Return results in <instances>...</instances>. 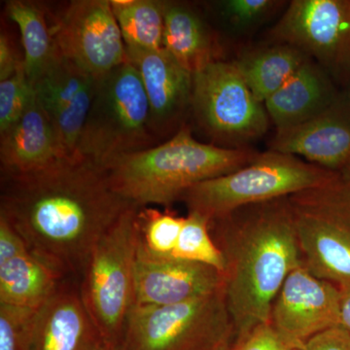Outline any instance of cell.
<instances>
[{
    "mask_svg": "<svg viewBox=\"0 0 350 350\" xmlns=\"http://www.w3.org/2000/svg\"><path fill=\"white\" fill-rule=\"evenodd\" d=\"M338 174L291 154L269 150L258 154L236 172L193 186L180 200L188 213L211 222L239 207L290 197L322 185Z\"/></svg>",
    "mask_w": 350,
    "mask_h": 350,
    "instance_id": "obj_4",
    "label": "cell"
},
{
    "mask_svg": "<svg viewBox=\"0 0 350 350\" xmlns=\"http://www.w3.org/2000/svg\"><path fill=\"white\" fill-rule=\"evenodd\" d=\"M297 349L275 327L268 323L256 327L243 340L232 342L230 350H294Z\"/></svg>",
    "mask_w": 350,
    "mask_h": 350,
    "instance_id": "obj_30",
    "label": "cell"
},
{
    "mask_svg": "<svg viewBox=\"0 0 350 350\" xmlns=\"http://www.w3.org/2000/svg\"><path fill=\"white\" fill-rule=\"evenodd\" d=\"M310 59L291 44H273L244 51L234 64L258 100L264 103Z\"/></svg>",
    "mask_w": 350,
    "mask_h": 350,
    "instance_id": "obj_22",
    "label": "cell"
},
{
    "mask_svg": "<svg viewBox=\"0 0 350 350\" xmlns=\"http://www.w3.org/2000/svg\"><path fill=\"white\" fill-rule=\"evenodd\" d=\"M154 137L142 78L130 63L98 78L76 154L105 169L126 154L149 148Z\"/></svg>",
    "mask_w": 350,
    "mask_h": 350,
    "instance_id": "obj_5",
    "label": "cell"
},
{
    "mask_svg": "<svg viewBox=\"0 0 350 350\" xmlns=\"http://www.w3.org/2000/svg\"><path fill=\"white\" fill-rule=\"evenodd\" d=\"M130 206L103 167L76 153L33 172H1L0 217L64 278L80 282L94 245Z\"/></svg>",
    "mask_w": 350,
    "mask_h": 350,
    "instance_id": "obj_1",
    "label": "cell"
},
{
    "mask_svg": "<svg viewBox=\"0 0 350 350\" xmlns=\"http://www.w3.org/2000/svg\"><path fill=\"white\" fill-rule=\"evenodd\" d=\"M269 150L291 154L331 172L350 165V98L342 93L324 111L293 128L276 131Z\"/></svg>",
    "mask_w": 350,
    "mask_h": 350,
    "instance_id": "obj_15",
    "label": "cell"
},
{
    "mask_svg": "<svg viewBox=\"0 0 350 350\" xmlns=\"http://www.w3.org/2000/svg\"><path fill=\"white\" fill-rule=\"evenodd\" d=\"M269 38L303 51L344 89L350 78V0H293Z\"/></svg>",
    "mask_w": 350,
    "mask_h": 350,
    "instance_id": "obj_10",
    "label": "cell"
},
{
    "mask_svg": "<svg viewBox=\"0 0 350 350\" xmlns=\"http://www.w3.org/2000/svg\"><path fill=\"white\" fill-rule=\"evenodd\" d=\"M66 156L56 128L34 92L22 116L0 133L1 172H33Z\"/></svg>",
    "mask_w": 350,
    "mask_h": 350,
    "instance_id": "obj_19",
    "label": "cell"
},
{
    "mask_svg": "<svg viewBox=\"0 0 350 350\" xmlns=\"http://www.w3.org/2000/svg\"><path fill=\"white\" fill-rule=\"evenodd\" d=\"M234 328L224 288L170 306H133L123 350H215L232 344Z\"/></svg>",
    "mask_w": 350,
    "mask_h": 350,
    "instance_id": "obj_8",
    "label": "cell"
},
{
    "mask_svg": "<svg viewBox=\"0 0 350 350\" xmlns=\"http://www.w3.org/2000/svg\"><path fill=\"white\" fill-rule=\"evenodd\" d=\"M258 154L250 148L202 144L184 124L163 144L119 157L103 170L122 199L139 207L170 208L193 186L236 172Z\"/></svg>",
    "mask_w": 350,
    "mask_h": 350,
    "instance_id": "obj_3",
    "label": "cell"
},
{
    "mask_svg": "<svg viewBox=\"0 0 350 350\" xmlns=\"http://www.w3.org/2000/svg\"><path fill=\"white\" fill-rule=\"evenodd\" d=\"M185 217L165 208L139 207L137 214L138 244L149 254L172 257Z\"/></svg>",
    "mask_w": 350,
    "mask_h": 350,
    "instance_id": "obj_25",
    "label": "cell"
},
{
    "mask_svg": "<svg viewBox=\"0 0 350 350\" xmlns=\"http://www.w3.org/2000/svg\"><path fill=\"white\" fill-rule=\"evenodd\" d=\"M94 350H123V347H122V345H113L105 342V340H101Z\"/></svg>",
    "mask_w": 350,
    "mask_h": 350,
    "instance_id": "obj_34",
    "label": "cell"
},
{
    "mask_svg": "<svg viewBox=\"0 0 350 350\" xmlns=\"http://www.w3.org/2000/svg\"><path fill=\"white\" fill-rule=\"evenodd\" d=\"M219 19L228 31L247 36L287 6L278 0H222L214 2Z\"/></svg>",
    "mask_w": 350,
    "mask_h": 350,
    "instance_id": "obj_26",
    "label": "cell"
},
{
    "mask_svg": "<svg viewBox=\"0 0 350 350\" xmlns=\"http://www.w3.org/2000/svg\"><path fill=\"white\" fill-rule=\"evenodd\" d=\"M163 49L182 68L194 75L207 64L218 61L215 38L206 21L190 5L163 1Z\"/></svg>",
    "mask_w": 350,
    "mask_h": 350,
    "instance_id": "obj_21",
    "label": "cell"
},
{
    "mask_svg": "<svg viewBox=\"0 0 350 350\" xmlns=\"http://www.w3.org/2000/svg\"><path fill=\"white\" fill-rule=\"evenodd\" d=\"M340 312H342V326L350 334V286L340 287Z\"/></svg>",
    "mask_w": 350,
    "mask_h": 350,
    "instance_id": "obj_33",
    "label": "cell"
},
{
    "mask_svg": "<svg viewBox=\"0 0 350 350\" xmlns=\"http://www.w3.org/2000/svg\"><path fill=\"white\" fill-rule=\"evenodd\" d=\"M340 93L342 89L325 69L308 59L264 105L275 130H286L314 118Z\"/></svg>",
    "mask_w": 350,
    "mask_h": 350,
    "instance_id": "obj_20",
    "label": "cell"
},
{
    "mask_svg": "<svg viewBox=\"0 0 350 350\" xmlns=\"http://www.w3.org/2000/svg\"><path fill=\"white\" fill-rule=\"evenodd\" d=\"M269 323L296 349H303L317 334L342 325L340 288L298 267L276 295Z\"/></svg>",
    "mask_w": 350,
    "mask_h": 350,
    "instance_id": "obj_12",
    "label": "cell"
},
{
    "mask_svg": "<svg viewBox=\"0 0 350 350\" xmlns=\"http://www.w3.org/2000/svg\"><path fill=\"white\" fill-rule=\"evenodd\" d=\"M223 288L224 278L218 269L174 257L153 256L137 244L133 306L176 305Z\"/></svg>",
    "mask_w": 350,
    "mask_h": 350,
    "instance_id": "obj_13",
    "label": "cell"
},
{
    "mask_svg": "<svg viewBox=\"0 0 350 350\" xmlns=\"http://www.w3.org/2000/svg\"><path fill=\"white\" fill-rule=\"evenodd\" d=\"M126 57L142 78L150 110L154 135H167L184 125L191 110L193 75L165 49H126Z\"/></svg>",
    "mask_w": 350,
    "mask_h": 350,
    "instance_id": "obj_16",
    "label": "cell"
},
{
    "mask_svg": "<svg viewBox=\"0 0 350 350\" xmlns=\"http://www.w3.org/2000/svg\"><path fill=\"white\" fill-rule=\"evenodd\" d=\"M230 345H231V344L223 345H221L220 347H218V349H216L215 350H230Z\"/></svg>",
    "mask_w": 350,
    "mask_h": 350,
    "instance_id": "obj_36",
    "label": "cell"
},
{
    "mask_svg": "<svg viewBox=\"0 0 350 350\" xmlns=\"http://www.w3.org/2000/svg\"><path fill=\"white\" fill-rule=\"evenodd\" d=\"M303 350H350V334L344 326L317 334L304 345Z\"/></svg>",
    "mask_w": 350,
    "mask_h": 350,
    "instance_id": "obj_31",
    "label": "cell"
},
{
    "mask_svg": "<svg viewBox=\"0 0 350 350\" xmlns=\"http://www.w3.org/2000/svg\"><path fill=\"white\" fill-rule=\"evenodd\" d=\"M191 111L217 146L248 148L269 130L268 112L234 62H213L193 75Z\"/></svg>",
    "mask_w": 350,
    "mask_h": 350,
    "instance_id": "obj_9",
    "label": "cell"
},
{
    "mask_svg": "<svg viewBox=\"0 0 350 350\" xmlns=\"http://www.w3.org/2000/svg\"><path fill=\"white\" fill-rule=\"evenodd\" d=\"M110 2L126 49H163V1L111 0Z\"/></svg>",
    "mask_w": 350,
    "mask_h": 350,
    "instance_id": "obj_24",
    "label": "cell"
},
{
    "mask_svg": "<svg viewBox=\"0 0 350 350\" xmlns=\"http://www.w3.org/2000/svg\"><path fill=\"white\" fill-rule=\"evenodd\" d=\"M209 230L224 257V294L234 328L232 344L269 322L283 282L301 266L289 199L239 207L209 222Z\"/></svg>",
    "mask_w": 350,
    "mask_h": 350,
    "instance_id": "obj_2",
    "label": "cell"
},
{
    "mask_svg": "<svg viewBox=\"0 0 350 350\" xmlns=\"http://www.w3.org/2000/svg\"><path fill=\"white\" fill-rule=\"evenodd\" d=\"M98 79L56 51L49 66L32 84L68 156L77 149Z\"/></svg>",
    "mask_w": 350,
    "mask_h": 350,
    "instance_id": "obj_14",
    "label": "cell"
},
{
    "mask_svg": "<svg viewBox=\"0 0 350 350\" xmlns=\"http://www.w3.org/2000/svg\"><path fill=\"white\" fill-rule=\"evenodd\" d=\"M24 61L18 59L15 51L13 49L12 44L5 36L1 33L0 36V81L12 77Z\"/></svg>",
    "mask_w": 350,
    "mask_h": 350,
    "instance_id": "obj_32",
    "label": "cell"
},
{
    "mask_svg": "<svg viewBox=\"0 0 350 350\" xmlns=\"http://www.w3.org/2000/svg\"><path fill=\"white\" fill-rule=\"evenodd\" d=\"M64 280L29 250L5 219L0 217V304L38 310Z\"/></svg>",
    "mask_w": 350,
    "mask_h": 350,
    "instance_id": "obj_17",
    "label": "cell"
},
{
    "mask_svg": "<svg viewBox=\"0 0 350 350\" xmlns=\"http://www.w3.org/2000/svg\"><path fill=\"white\" fill-rule=\"evenodd\" d=\"M342 174H345V175H347V176L349 177V178L350 179V165L349 167H347V170H345L344 172H342Z\"/></svg>",
    "mask_w": 350,
    "mask_h": 350,
    "instance_id": "obj_37",
    "label": "cell"
},
{
    "mask_svg": "<svg viewBox=\"0 0 350 350\" xmlns=\"http://www.w3.org/2000/svg\"><path fill=\"white\" fill-rule=\"evenodd\" d=\"M294 350H303V349H294Z\"/></svg>",
    "mask_w": 350,
    "mask_h": 350,
    "instance_id": "obj_38",
    "label": "cell"
},
{
    "mask_svg": "<svg viewBox=\"0 0 350 350\" xmlns=\"http://www.w3.org/2000/svg\"><path fill=\"white\" fill-rule=\"evenodd\" d=\"M33 96V86L23 63L12 77L0 81V133L22 116Z\"/></svg>",
    "mask_w": 350,
    "mask_h": 350,
    "instance_id": "obj_29",
    "label": "cell"
},
{
    "mask_svg": "<svg viewBox=\"0 0 350 350\" xmlns=\"http://www.w3.org/2000/svg\"><path fill=\"white\" fill-rule=\"evenodd\" d=\"M301 266L312 275L350 286V179L337 175L288 197Z\"/></svg>",
    "mask_w": 350,
    "mask_h": 350,
    "instance_id": "obj_7",
    "label": "cell"
},
{
    "mask_svg": "<svg viewBox=\"0 0 350 350\" xmlns=\"http://www.w3.org/2000/svg\"><path fill=\"white\" fill-rule=\"evenodd\" d=\"M38 310L0 304V350H33Z\"/></svg>",
    "mask_w": 350,
    "mask_h": 350,
    "instance_id": "obj_28",
    "label": "cell"
},
{
    "mask_svg": "<svg viewBox=\"0 0 350 350\" xmlns=\"http://www.w3.org/2000/svg\"><path fill=\"white\" fill-rule=\"evenodd\" d=\"M6 13L19 27L25 75L33 84L56 55L52 29L47 24L45 13L34 2L10 0L6 2Z\"/></svg>",
    "mask_w": 350,
    "mask_h": 350,
    "instance_id": "obj_23",
    "label": "cell"
},
{
    "mask_svg": "<svg viewBox=\"0 0 350 350\" xmlns=\"http://www.w3.org/2000/svg\"><path fill=\"white\" fill-rule=\"evenodd\" d=\"M138 208L129 206L101 237L79 282L83 303L101 338L113 345H122L133 308Z\"/></svg>",
    "mask_w": 350,
    "mask_h": 350,
    "instance_id": "obj_6",
    "label": "cell"
},
{
    "mask_svg": "<svg viewBox=\"0 0 350 350\" xmlns=\"http://www.w3.org/2000/svg\"><path fill=\"white\" fill-rule=\"evenodd\" d=\"M101 340L83 303L79 280L66 278L38 310L33 350H94Z\"/></svg>",
    "mask_w": 350,
    "mask_h": 350,
    "instance_id": "obj_18",
    "label": "cell"
},
{
    "mask_svg": "<svg viewBox=\"0 0 350 350\" xmlns=\"http://www.w3.org/2000/svg\"><path fill=\"white\" fill-rule=\"evenodd\" d=\"M172 257L225 271L224 257L211 237L209 221L197 213L186 216Z\"/></svg>",
    "mask_w": 350,
    "mask_h": 350,
    "instance_id": "obj_27",
    "label": "cell"
},
{
    "mask_svg": "<svg viewBox=\"0 0 350 350\" xmlns=\"http://www.w3.org/2000/svg\"><path fill=\"white\" fill-rule=\"evenodd\" d=\"M52 32L57 52L94 77L128 62L125 41L108 0L71 1Z\"/></svg>",
    "mask_w": 350,
    "mask_h": 350,
    "instance_id": "obj_11",
    "label": "cell"
},
{
    "mask_svg": "<svg viewBox=\"0 0 350 350\" xmlns=\"http://www.w3.org/2000/svg\"><path fill=\"white\" fill-rule=\"evenodd\" d=\"M342 90H344L345 93L349 94V98H350V78H349V82H347V86H345L344 88V89H342Z\"/></svg>",
    "mask_w": 350,
    "mask_h": 350,
    "instance_id": "obj_35",
    "label": "cell"
}]
</instances>
